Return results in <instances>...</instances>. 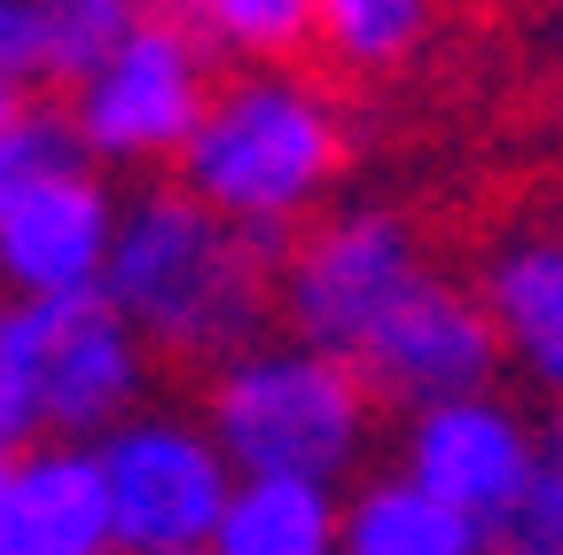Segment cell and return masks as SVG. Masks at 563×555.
<instances>
[{
	"instance_id": "1",
	"label": "cell",
	"mask_w": 563,
	"mask_h": 555,
	"mask_svg": "<svg viewBox=\"0 0 563 555\" xmlns=\"http://www.w3.org/2000/svg\"><path fill=\"white\" fill-rule=\"evenodd\" d=\"M102 298L150 360L228 368L274 321V251L203 212L180 180H157L118 203Z\"/></svg>"
},
{
	"instance_id": "2",
	"label": "cell",
	"mask_w": 563,
	"mask_h": 555,
	"mask_svg": "<svg viewBox=\"0 0 563 555\" xmlns=\"http://www.w3.org/2000/svg\"><path fill=\"white\" fill-rule=\"evenodd\" d=\"M352 165V118L336 87L306 63L282 71H228L211 87L188 149H180V188L243 227L251 243H282L329 212V196Z\"/></svg>"
},
{
	"instance_id": "3",
	"label": "cell",
	"mask_w": 563,
	"mask_h": 555,
	"mask_svg": "<svg viewBox=\"0 0 563 555\" xmlns=\"http://www.w3.org/2000/svg\"><path fill=\"white\" fill-rule=\"evenodd\" d=\"M203 431L235 477H290L336 493L368 469L376 391L336 353H313L298 336H258L251 353L203 376Z\"/></svg>"
},
{
	"instance_id": "4",
	"label": "cell",
	"mask_w": 563,
	"mask_h": 555,
	"mask_svg": "<svg viewBox=\"0 0 563 555\" xmlns=\"http://www.w3.org/2000/svg\"><path fill=\"white\" fill-rule=\"evenodd\" d=\"M157 360L110 313L102 290L40 298L0 313V454L32 431H63V446L110 439L125 414H141Z\"/></svg>"
},
{
	"instance_id": "5",
	"label": "cell",
	"mask_w": 563,
	"mask_h": 555,
	"mask_svg": "<svg viewBox=\"0 0 563 555\" xmlns=\"http://www.w3.org/2000/svg\"><path fill=\"white\" fill-rule=\"evenodd\" d=\"M431 282V243L399 203H336L274 251V313L282 336L313 353L361 360L368 336Z\"/></svg>"
},
{
	"instance_id": "6",
	"label": "cell",
	"mask_w": 563,
	"mask_h": 555,
	"mask_svg": "<svg viewBox=\"0 0 563 555\" xmlns=\"http://www.w3.org/2000/svg\"><path fill=\"white\" fill-rule=\"evenodd\" d=\"M211 47L173 16V9H141L125 47L102 63L87 87H70V125L95 165H180L188 133L211 102Z\"/></svg>"
},
{
	"instance_id": "7",
	"label": "cell",
	"mask_w": 563,
	"mask_h": 555,
	"mask_svg": "<svg viewBox=\"0 0 563 555\" xmlns=\"http://www.w3.org/2000/svg\"><path fill=\"white\" fill-rule=\"evenodd\" d=\"M110 532L125 555H173V547H211L235 493L228 454L211 446L203 414L180 407H141L95 446Z\"/></svg>"
},
{
	"instance_id": "8",
	"label": "cell",
	"mask_w": 563,
	"mask_h": 555,
	"mask_svg": "<svg viewBox=\"0 0 563 555\" xmlns=\"http://www.w3.org/2000/svg\"><path fill=\"white\" fill-rule=\"evenodd\" d=\"M540 462H548V431L509 391L415 407L407 431H399V469L422 493H439L446 509H462L470 524H485L493 540L517 532L532 485H540Z\"/></svg>"
},
{
	"instance_id": "9",
	"label": "cell",
	"mask_w": 563,
	"mask_h": 555,
	"mask_svg": "<svg viewBox=\"0 0 563 555\" xmlns=\"http://www.w3.org/2000/svg\"><path fill=\"white\" fill-rule=\"evenodd\" d=\"M361 384L376 391V407H439V399H470V391H493L501 376V336H493V313L477 298V282H454V274L431 266L422 282L376 336L368 353L352 360Z\"/></svg>"
},
{
	"instance_id": "10",
	"label": "cell",
	"mask_w": 563,
	"mask_h": 555,
	"mask_svg": "<svg viewBox=\"0 0 563 555\" xmlns=\"http://www.w3.org/2000/svg\"><path fill=\"white\" fill-rule=\"evenodd\" d=\"M110 235H118V203H110L95 165L0 188V282L24 306L102 290Z\"/></svg>"
},
{
	"instance_id": "11",
	"label": "cell",
	"mask_w": 563,
	"mask_h": 555,
	"mask_svg": "<svg viewBox=\"0 0 563 555\" xmlns=\"http://www.w3.org/2000/svg\"><path fill=\"white\" fill-rule=\"evenodd\" d=\"M477 298L501 336V368H517L563 414V220L509 227L477 266Z\"/></svg>"
},
{
	"instance_id": "12",
	"label": "cell",
	"mask_w": 563,
	"mask_h": 555,
	"mask_svg": "<svg viewBox=\"0 0 563 555\" xmlns=\"http://www.w3.org/2000/svg\"><path fill=\"white\" fill-rule=\"evenodd\" d=\"M0 555H118L95 446H32L0 469Z\"/></svg>"
},
{
	"instance_id": "13",
	"label": "cell",
	"mask_w": 563,
	"mask_h": 555,
	"mask_svg": "<svg viewBox=\"0 0 563 555\" xmlns=\"http://www.w3.org/2000/svg\"><path fill=\"white\" fill-rule=\"evenodd\" d=\"M493 532L422 493L407 469H368L336 501V555H485Z\"/></svg>"
},
{
	"instance_id": "14",
	"label": "cell",
	"mask_w": 563,
	"mask_h": 555,
	"mask_svg": "<svg viewBox=\"0 0 563 555\" xmlns=\"http://www.w3.org/2000/svg\"><path fill=\"white\" fill-rule=\"evenodd\" d=\"M203 555H336V493L290 477H235Z\"/></svg>"
},
{
	"instance_id": "15",
	"label": "cell",
	"mask_w": 563,
	"mask_h": 555,
	"mask_svg": "<svg viewBox=\"0 0 563 555\" xmlns=\"http://www.w3.org/2000/svg\"><path fill=\"white\" fill-rule=\"evenodd\" d=\"M439 9L446 0H321L313 47L344 79H399L439 40Z\"/></svg>"
},
{
	"instance_id": "16",
	"label": "cell",
	"mask_w": 563,
	"mask_h": 555,
	"mask_svg": "<svg viewBox=\"0 0 563 555\" xmlns=\"http://www.w3.org/2000/svg\"><path fill=\"white\" fill-rule=\"evenodd\" d=\"M203 47H228L235 71H282L313 47L321 0H157Z\"/></svg>"
},
{
	"instance_id": "17",
	"label": "cell",
	"mask_w": 563,
	"mask_h": 555,
	"mask_svg": "<svg viewBox=\"0 0 563 555\" xmlns=\"http://www.w3.org/2000/svg\"><path fill=\"white\" fill-rule=\"evenodd\" d=\"M141 9H150V0H32L40 47H47V79L55 87H87L102 63L125 47Z\"/></svg>"
},
{
	"instance_id": "18",
	"label": "cell",
	"mask_w": 563,
	"mask_h": 555,
	"mask_svg": "<svg viewBox=\"0 0 563 555\" xmlns=\"http://www.w3.org/2000/svg\"><path fill=\"white\" fill-rule=\"evenodd\" d=\"M32 79H47L40 16H32V0H0V87H9V95H24Z\"/></svg>"
},
{
	"instance_id": "19",
	"label": "cell",
	"mask_w": 563,
	"mask_h": 555,
	"mask_svg": "<svg viewBox=\"0 0 563 555\" xmlns=\"http://www.w3.org/2000/svg\"><path fill=\"white\" fill-rule=\"evenodd\" d=\"M517 532H532V540H555V547H563V414L548 423V462H540V485H532V501H525Z\"/></svg>"
},
{
	"instance_id": "20",
	"label": "cell",
	"mask_w": 563,
	"mask_h": 555,
	"mask_svg": "<svg viewBox=\"0 0 563 555\" xmlns=\"http://www.w3.org/2000/svg\"><path fill=\"white\" fill-rule=\"evenodd\" d=\"M485 555H563V547H555V540H532V532H501Z\"/></svg>"
},
{
	"instance_id": "21",
	"label": "cell",
	"mask_w": 563,
	"mask_h": 555,
	"mask_svg": "<svg viewBox=\"0 0 563 555\" xmlns=\"http://www.w3.org/2000/svg\"><path fill=\"white\" fill-rule=\"evenodd\" d=\"M462 9H485V16H509V9H532V0H462Z\"/></svg>"
},
{
	"instance_id": "22",
	"label": "cell",
	"mask_w": 563,
	"mask_h": 555,
	"mask_svg": "<svg viewBox=\"0 0 563 555\" xmlns=\"http://www.w3.org/2000/svg\"><path fill=\"white\" fill-rule=\"evenodd\" d=\"M24 110V95H9V87H0V133H9V118Z\"/></svg>"
},
{
	"instance_id": "23",
	"label": "cell",
	"mask_w": 563,
	"mask_h": 555,
	"mask_svg": "<svg viewBox=\"0 0 563 555\" xmlns=\"http://www.w3.org/2000/svg\"><path fill=\"white\" fill-rule=\"evenodd\" d=\"M173 555H203V547H173Z\"/></svg>"
},
{
	"instance_id": "24",
	"label": "cell",
	"mask_w": 563,
	"mask_h": 555,
	"mask_svg": "<svg viewBox=\"0 0 563 555\" xmlns=\"http://www.w3.org/2000/svg\"><path fill=\"white\" fill-rule=\"evenodd\" d=\"M0 469H9V454H0Z\"/></svg>"
}]
</instances>
